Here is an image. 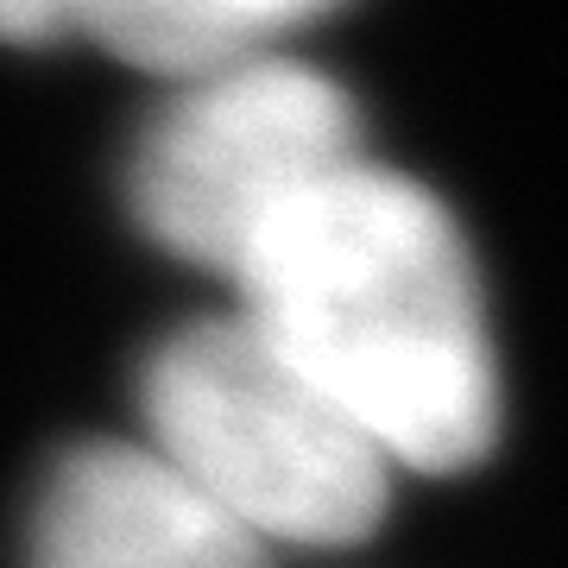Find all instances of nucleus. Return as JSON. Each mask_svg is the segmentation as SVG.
<instances>
[{
  "mask_svg": "<svg viewBox=\"0 0 568 568\" xmlns=\"http://www.w3.org/2000/svg\"><path fill=\"white\" fill-rule=\"evenodd\" d=\"M246 323L379 443L392 467L455 474L493 448L499 361L462 227L424 183L342 164L246 241L227 272Z\"/></svg>",
  "mask_w": 568,
  "mask_h": 568,
  "instance_id": "obj_1",
  "label": "nucleus"
},
{
  "mask_svg": "<svg viewBox=\"0 0 568 568\" xmlns=\"http://www.w3.org/2000/svg\"><path fill=\"white\" fill-rule=\"evenodd\" d=\"M26 568H265V544L145 443H82L32 499Z\"/></svg>",
  "mask_w": 568,
  "mask_h": 568,
  "instance_id": "obj_4",
  "label": "nucleus"
},
{
  "mask_svg": "<svg viewBox=\"0 0 568 568\" xmlns=\"http://www.w3.org/2000/svg\"><path fill=\"white\" fill-rule=\"evenodd\" d=\"M361 159V114L342 82L291 58H246L190 77L140 133L133 222L190 265L234 272L246 241L304 190Z\"/></svg>",
  "mask_w": 568,
  "mask_h": 568,
  "instance_id": "obj_3",
  "label": "nucleus"
},
{
  "mask_svg": "<svg viewBox=\"0 0 568 568\" xmlns=\"http://www.w3.org/2000/svg\"><path fill=\"white\" fill-rule=\"evenodd\" d=\"M328 7L342 0H82L77 32H95L126 63L190 82L227 63L272 58L284 32Z\"/></svg>",
  "mask_w": 568,
  "mask_h": 568,
  "instance_id": "obj_5",
  "label": "nucleus"
},
{
  "mask_svg": "<svg viewBox=\"0 0 568 568\" xmlns=\"http://www.w3.org/2000/svg\"><path fill=\"white\" fill-rule=\"evenodd\" d=\"M145 448L260 544H354L379 525L392 462L246 316L190 323L145 361Z\"/></svg>",
  "mask_w": 568,
  "mask_h": 568,
  "instance_id": "obj_2",
  "label": "nucleus"
},
{
  "mask_svg": "<svg viewBox=\"0 0 568 568\" xmlns=\"http://www.w3.org/2000/svg\"><path fill=\"white\" fill-rule=\"evenodd\" d=\"M82 0H0V39L7 44H44L77 32Z\"/></svg>",
  "mask_w": 568,
  "mask_h": 568,
  "instance_id": "obj_6",
  "label": "nucleus"
}]
</instances>
